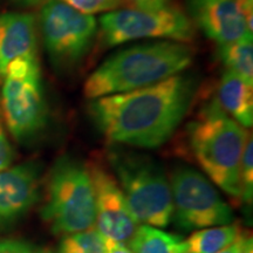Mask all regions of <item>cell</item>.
<instances>
[{
	"label": "cell",
	"instance_id": "3957f363",
	"mask_svg": "<svg viewBox=\"0 0 253 253\" xmlns=\"http://www.w3.org/2000/svg\"><path fill=\"white\" fill-rule=\"evenodd\" d=\"M192 155L209 178L232 198H242L240 160L249 132L221 109L208 102L188 125Z\"/></svg>",
	"mask_w": 253,
	"mask_h": 253
},
{
	"label": "cell",
	"instance_id": "e0dca14e",
	"mask_svg": "<svg viewBox=\"0 0 253 253\" xmlns=\"http://www.w3.org/2000/svg\"><path fill=\"white\" fill-rule=\"evenodd\" d=\"M253 38L248 36L235 42L220 45L218 55L227 71L253 84Z\"/></svg>",
	"mask_w": 253,
	"mask_h": 253
},
{
	"label": "cell",
	"instance_id": "484cf974",
	"mask_svg": "<svg viewBox=\"0 0 253 253\" xmlns=\"http://www.w3.org/2000/svg\"><path fill=\"white\" fill-rule=\"evenodd\" d=\"M240 248H242V231H240L239 236L237 237V239L233 243H231L230 245H227L226 248L221 249L220 251L216 253H239Z\"/></svg>",
	"mask_w": 253,
	"mask_h": 253
},
{
	"label": "cell",
	"instance_id": "8fae6325",
	"mask_svg": "<svg viewBox=\"0 0 253 253\" xmlns=\"http://www.w3.org/2000/svg\"><path fill=\"white\" fill-rule=\"evenodd\" d=\"M190 20L218 45L252 36L253 9L237 0H186Z\"/></svg>",
	"mask_w": 253,
	"mask_h": 253
},
{
	"label": "cell",
	"instance_id": "603a6c76",
	"mask_svg": "<svg viewBox=\"0 0 253 253\" xmlns=\"http://www.w3.org/2000/svg\"><path fill=\"white\" fill-rule=\"evenodd\" d=\"M126 2L140 9H160L170 6V0H126Z\"/></svg>",
	"mask_w": 253,
	"mask_h": 253
},
{
	"label": "cell",
	"instance_id": "52a82bcc",
	"mask_svg": "<svg viewBox=\"0 0 253 253\" xmlns=\"http://www.w3.org/2000/svg\"><path fill=\"white\" fill-rule=\"evenodd\" d=\"M39 24L50 61L60 72H71L84 61L99 31L93 15L81 13L61 0L42 5Z\"/></svg>",
	"mask_w": 253,
	"mask_h": 253
},
{
	"label": "cell",
	"instance_id": "cb8c5ba5",
	"mask_svg": "<svg viewBox=\"0 0 253 253\" xmlns=\"http://www.w3.org/2000/svg\"><path fill=\"white\" fill-rule=\"evenodd\" d=\"M104 253H132L130 249L123 243L115 242V240L106 238V249Z\"/></svg>",
	"mask_w": 253,
	"mask_h": 253
},
{
	"label": "cell",
	"instance_id": "9c48e42d",
	"mask_svg": "<svg viewBox=\"0 0 253 253\" xmlns=\"http://www.w3.org/2000/svg\"><path fill=\"white\" fill-rule=\"evenodd\" d=\"M173 213L184 230L227 225L232 211L204 175L188 167L177 168L169 178Z\"/></svg>",
	"mask_w": 253,
	"mask_h": 253
},
{
	"label": "cell",
	"instance_id": "9a60e30c",
	"mask_svg": "<svg viewBox=\"0 0 253 253\" xmlns=\"http://www.w3.org/2000/svg\"><path fill=\"white\" fill-rule=\"evenodd\" d=\"M181 237L154 226L140 225L126 244L132 253H176L183 245Z\"/></svg>",
	"mask_w": 253,
	"mask_h": 253
},
{
	"label": "cell",
	"instance_id": "d6986e66",
	"mask_svg": "<svg viewBox=\"0 0 253 253\" xmlns=\"http://www.w3.org/2000/svg\"><path fill=\"white\" fill-rule=\"evenodd\" d=\"M240 189H242V201L246 204L252 203L253 198V142L250 135L243 150L240 160Z\"/></svg>",
	"mask_w": 253,
	"mask_h": 253
},
{
	"label": "cell",
	"instance_id": "44dd1931",
	"mask_svg": "<svg viewBox=\"0 0 253 253\" xmlns=\"http://www.w3.org/2000/svg\"><path fill=\"white\" fill-rule=\"evenodd\" d=\"M0 253H52L30 242L20 239H0Z\"/></svg>",
	"mask_w": 253,
	"mask_h": 253
},
{
	"label": "cell",
	"instance_id": "6da1fadb",
	"mask_svg": "<svg viewBox=\"0 0 253 253\" xmlns=\"http://www.w3.org/2000/svg\"><path fill=\"white\" fill-rule=\"evenodd\" d=\"M196 91V79L179 73L151 86L94 99L88 110L108 141L154 149L171 138Z\"/></svg>",
	"mask_w": 253,
	"mask_h": 253
},
{
	"label": "cell",
	"instance_id": "8992f818",
	"mask_svg": "<svg viewBox=\"0 0 253 253\" xmlns=\"http://www.w3.org/2000/svg\"><path fill=\"white\" fill-rule=\"evenodd\" d=\"M1 90L2 116L18 141L34 137L45 128L48 110L38 58H18L8 63Z\"/></svg>",
	"mask_w": 253,
	"mask_h": 253
},
{
	"label": "cell",
	"instance_id": "7c38bea8",
	"mask_svg": "<svg viewBox=\"0 0 253 253\" xmlns=\"http://www.w3.org/2000/svg\"><path fill=\"white\" fill-rule=\"evenodd\" d=\"M40 169L36 163H24L0 170V227L20 219L37 203Z\"/></svg>",
	"mask_w": 253,
	"mask_h": 253
},
{
	"label": "cell",
	"instance_id": "5bb4252c",
	"mask_svg": "<svg viewBox=\"0 0 253 253\" xmlns=\"http://www.w3.org/2000/svg\"><path fill=\"white\" fill-rule=\"evenodd\" d=\"M253 84L226 71L221 75L218 87V103L227 115L244 128L253 123Z\"/></svg>",
	"mask_w": 253,
	"mask_h": 253
},
{
	"label": "cell",
	"instance_id": "4fadbf2b",
	"mask_svg": "<svg viewBox=\"0 0 253 253\" xmlns=\"http://www.w3.org/2000/svg\"><path fill=\"white\" fill-rule=\"evenodd\" d=\"M37 20L31 13L0 14V67L4 74L9 62L18 58H38Z\"/></svg>",
	"mask_w": 253,
	"mask_h": 253
},
{
	"label": "cell",
	"instance_id": "30bf717a",
	"mask_svg": "<svg viewBox=\"0 0 253 253\" xmlns=\"http://www.w3.org/2000/svg\"><path fill=\"white\" fill-rule=\"evenodd\" d=\"M95 196V225L104 238L128 244L140 223L129 208L115 176L100 164L88 166Z\"/></svg>",
	"mask_w": 253,
	"mask_h": 253
},
{
	"label": "cell",
	"instance_id": "f546056e",
	"mask_svg": "<svg viewBox=\"0 0 253 253\" xmlns=\"http://www.w3.org/2000/svg\"><path fill=\"white\" fill-rule=\"evenodd\" d=\"M237 1H243V0H237Z\"/></svg>",
	"mask_w": 253,
	"mask_h": 253
},
{
	"label": "cell",
	"instance_id": "2e32d148",
	"mask_svg": "<svg viewBox=\"0 0 253 253\" xmlns=\"http://www.w3.org/2000/svg\"><path fill=\"white\" fill-rule=\"evenodd\" d=\"M240 231L236 224L205 227L192 233L184 243L192 253H216L235 242Z\"/></svg>",
	"mask_w": 253,
	"mask_h": 253
},
{
	"label": "cell",
	"instance_id": "f1b7e54d",
	"mask_svg": "<svg viewBox=\"0 0 253 253\" xmlns=\"http://www.w3.org/2000/svg\"><path fill=\"white\" fill-rule=\"evenodd\" d=\"M1 73H2V72H1V67H0V74H1Z\"/></svg>",
	"mask_w": 253,
	"mask_h": 253
},
{
	"label": "cell",
	"instance_id": "ac0fdd59",
	"mask_svg": "<svg viewBox=\"0 0 253 253\" xmlns=\"http://www.w3.org/2000/svg\"><path fill=\"white\" fill-rule=\"evenodd\" d=\"M106 238L96 227L65 237L58 253H104Z\"/></svg>",
	"mask_w": 253,
	"mask_h": 253
},
{
	"label": "cell",
	"instance_id": "d4e9b609",
	"mask_svg": "<svg viewBox=\"0 0 253 253\" xmlns=\"http://www.w3.org/2000/svg\"><path fill=\"white\" fill-rule=\"evenodd\" d=\"M239 253H253L252 236L248 231H242V248Z\"/></svg>",
	"mask_w": 253,
	"mask_h": 253
},
{
	"label": "cell",
	"instance_id": "7a4b0ae2",
	"mask_svg": "<svg viewBox=\"0 0 253 253\" xmlns=\"http://www.w3.org/2000/svg\"><path fill=\"white\" fill-rule=\"evenodd\" d=\"M194 56L189 45L171 40L128 47L91 73L84 82V96L94 100L151 86L184 72Z\"/></svg>",
	"mask_w": 253,
	"mask_h": 253
},
{
	"label": "cell",
	"instance_id": "ffe728a7",
	"mask_svg": "<svg viewBox=\"0 0 253 253\" xmlns=\"http://www.w3.org/2000/svg\"><path fill=\"white\" fill-rule=\"evenodd\" d=\"M84 14L93 15L101 12L115 11L123 4V0H61Z\"/></svg>",
	"mask_w": 253,
	"mask_h": 253
},
{
	"label": "cell",
	"instance_id": "4316f807",
	"mask_svg": "<svg viewBox=\"0 0 253 253\" xmlns=\"http://www.w3.org/2000/svg\"><path fill=\"white\" fill-rule=\"evenodd\" d=\"M15 5L24 6V7H34V6L45 5L49 0H11Z\"/></svg>",
	"mask_w": 253,
	"mask_h": 253
},
{
	"label": "cell",
	"instance_id": "7402d4cb",
	"mask_svg": "<svg viewBox=\"0 0 253 253\" xmlns=\"http://www.w3.org/2000/svg\"><path fill=\"white\" fill-rule=\"evenodd\" d=\"M12 161H13V150L5 134L1 118H0V170L9 168Z\"/></svg>",
	"mask_w": 253,
	"mask_h": 253
},
{
	"label": "cell",
	"instance_id": "83f0119b",
	"mask_svg": "<svg viewBox=\"0 0 253 253\" xmlns=\"http://www.w3.org/2000/svg\"><path fill=\"white\" fill-rule=\"evenodd\" d=\"M176 253H192V252H190L188 249H186V246H185V243L183 242V245L181 246V248H179V250L178 251H177Z\"/></svg>",
	"mask_w": 253,
	"mask_h": 253
},
{
	"label": "cell",
	"instance_id": "277c9868",
	"mask_svg": "<svg viewBox=\"0 0 253 253\" xmlns=\"http://www.w3.org/2000/svg\"><path fill=\"white\" fill-rule=\"evenodd\" d=\"M108 160L120 188L138 223L166 227L172 219L173 204L169 178L151 158L113 149Z\"/></svg>",
	"mask_w": 253,
	"mask_h": 253
},
{
	"label": "cell",
	"instance_id": "ba28073f",
	"mask_svg": "<svg viewBox=\"0 0 253 253\" xmlns=\"http://www.w3.org/2000/svg\"><path fill=\"white\" fill-rule=\"evenodd\" d=\"M100 37L104 46H119L138 39L161 38L190 42L195 38L191 20L175 6L160 9H115L100 19Z\"/></svg>",
	"mask_w": 253,
	"mask_h": 253
},
{
	"label": "cell",
	"instance_id": "5b68a950",
	"mask_svg": "<svg viewBox=\"0 0 253 253\" xmlns=\"http://www.w3.org/2000/svg\"><path fill=\"white\" fill-rule=\"evenodd\" d=\"M41 216L54 235L68 236L95 227V196L88 166L67 156L56 161L48 176Z\"/></svg>",
	"mask_w": 253,
	"mask_h": 253
}]
</instances>
